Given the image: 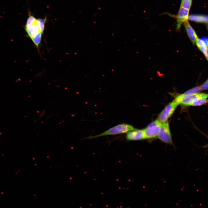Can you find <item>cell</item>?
<instances>
[{
    "instance_id": "277c9868",
    "label": "cell",
    "mask_w": 208,
    "mask_h": 208,
    "mask_svg": "<svg viewBox=\"0 0 208 208\" xmlns=\"http://www.w3.org/2000/svg\"><path fill=\"white\" fill-rule=\"evenodd\" d=\"M162 124L158 119H157L143 129L146 139L153 138L157 136Z\"/></svg>"
},
{
    "instance_id": "9c48e42d",
    "label": "cell",
    "mask_w": 208,
    "mask_h": 208,
    "mask_svg": "<svg viewBox=\"0 0 208 208\" xmlns=\"http://www.w3.org/2000/svg\"><path fill=\"white\" fill-rule=\"evenodd\" d=\"M184 23L185 29L189 37L193 44H194L197 39L198 38L195 31L187 20Z\"/></svg>"
},
{
    "instance_id": "ba28073f",
    "label": "cell",
    "mask_w": 208,
    "mask_h": 208,
    "mask_svg": "<svg viewBox=\"0 0 208 208\" xmlns=\"http://www.w3.org/2000/svg\"><path fill=\"white\" fill-rule=\"evenodd\" d=\"M24 29L28 37L31 40L38 35H42L43 34L40 31L37 25V21L31 25L27 26H25Z\"/></svg>"
},
{
    "instance_id": "8992f818",
    "label": "cell",
    "mask_w": 208,
    "mask_h": 208,
    "mask_svg": "<svg viewBox=\"0 0 208 208\" xmlns=\"http://www.w3.org/2000/svg\"><path fill=\"white\" fill-rule=\"evenodd\" d=\"M189 10L181 6L177 16V29L179 30L182 24L187 20Z\"/></svg>"
},
{
    "instance_id": "ffe728a7",
    "label": "cell",
    "mask_w": 208,
    "mask_h": 208,
    "mask_svg": "<svg viewBox=\"0 0 208 208\" xmlns=\"http://www.w3.org/2000/svg\"><path fill=\"white\" fill-rule=\"evenodd\" d=\"M184 0H181V2H182Z\"/></svg>"
},
{
    "instance_id": "d6986e66",
    "label": "cell",
    "mask_w": 208,
    "mask_h": 208,
    "mask_svg": "<svg viewBox=\"0 0 208 208\" xmlns=\"http://www.w3.org/2000/svg\"><path fill=\"white\" fill-rule=\"evenodd\" d=\"M204 54L206 58L208 61V47L207 48V50L206 52Z\"/></svg>"
},
{
    "instance_id": "9a60e30c",
    "label": "cell",
    "mask_w": 208,
    "mask_h": 208,
    "mask_svg": "<svg viewBox=\"0 0 208 208\" xmlns=\"http://www.w3.org/2000/svg\"><path fill=\"white\" fill-rule=\"evenodd\" d=\"M201 91L200 86L196 87L187 91L184 94H188L195 93L199 92Z\"/></svg>"
},
{
    "instance_id": "7c38bea8",
    "label": "cell",
    "mask_w": 208,
    "mask_h": 208,
    "mask_svg": "<svg viewBox=\"0 0 208 208\" xmlns=\"http://www.w3.org/2000/svg\"><path fill=\"white\" fill-rule=\"evenodd\" d=\"M192 0H184L181 2V6L184 8L190 10L192 5Z\"/></svg>"
},
{
    "instance_id": "2e32d148",
    "label": "cell",
    "mask_w": 208,
    "mask_h": 208,
    "mask_svg": "<svg viewBox=\"0 0 208 208\" xmlns=\"http://www.w3.org/2000/svg\"><path fill=\"white\" fill-rule=\"evenodd\" d=\"M195 42L198 48L202 47H206L204 42L201 39H200L198 38L197 39Z\"/></svg>"
},
{
    "instance_id": "30bf717a",
    "label": "cell",
    "mask_w": 208,
    "mask_h": 208,
    "mask_svg": "<svg viewBox=\"0 0 208 208\" xmlns=\"http://www.w3.org/2000/svg\"><path fill=\"white\" fill-rule=\"evenodd\" d=\"M188 19L194 22L208 23V16L200 14H191L188 16Z\"/></svg>"
},
{
    "instance_id": "5b68a950",
    "label": "cell",
    "mask_w": 208,
    "mask_h": 208,
    "mask_svg": "<svg viewBox=\"0 0 208 208\" xmlns=\"http://www.w3.org/2000/svg\"><path fill=\"white\" fill-rule=\"evenodd\" d=\"M157 137L159 140L165 143L170 144H172L168 121L162 124Z\"/></svg>"
},
{
    "instance_id": "e0dca14e",
    "label": "cell",
    "mask_w": 208,
    "mask_h": 208,
    "mask_svg": "<svg viewBox=\"0 0 208 208\" xmlns=\"http://www.w3.org/2000/svg\"><path fill=\"white\" fill-rule=\"evenodd\" d=\"M201 90H208V79L200 86Z\"/></svg>"
},
{
    "instance_id": "5bb4252c",
    "label": "cell",
    "mask_w": 208,
    "mask_h": 208,
    "mask_svg": "<svg viewBox=\"0 0 208 208\" xmlns=\"http://www.w3.org/2000/svg\"><path fill=\"white\" fill-rule=\"evenodd\" d=\"M208 103V100L206 99H201L194 102L191 105L192 106H198Z\"/></svg>"
},
{
    "instance_id": "7a4b0ae2",
    "label": "cell",
    "mask_w": 208,
    "mask_h": 208,
    "mask_svg": "<svg viewBox=\"0 0 208 208\" xmlns=\"http://www.w3.org/2000/svg\"><path fill=\"white\" fill-rule=\"evenodd\" d=\"M208 97V94L203 93L183 94L177 95L174 100L179 105L188 106L191 105L194 102L199 99H206Z\"/></svg>"
},
{
    "instance_id": "8fae6325",
    "label": "cell",
    "mask_w": 208,
    "mask_h": 208,
    "mask_svg": "<svg viewBox=\"0 0 208 208\" xmlns=\"http://www.w3.org/2000/svg\"><path fill=\"white\" fill-rule=\"evenodd\" d=\"M47 21L46 17L44 18H39L37 19V24L40 32L43 34L44 29L45 25Z\"/></svg>"
},
{
    "instance_id": "52a82bcc",
    "label": "cell",
    "mask_w": 208,
    "mask_h": 208,
    "mask_svg": "<svg viewBox=\"0 0 208 208\" xmlns=\"http://www.w3.org/2000/svg\"><path fill=\"white\" fill-rule=\"evenodd\" d=\"M126 138L129 141L137 140L146 139L144 130H137L129 131L126 134Z\"/></svg>"
},
{
    "instance_id": "ac0fdd59",
    "label": "cell",
    "mask_w": 208,
    "mask_h": 208,
    "mask_svg": "<svg viewBox=\"0 0 208 208\" xmlns=\"http://www.w3.org/2000/svg\"><path fill=\"white\" fill-rule=\"evenodd\" d=\"M201 39L204 42L206 47H208V38L206 37H202Z\"/></svg>"
},
{
    "instance_id": "6da1fadb",
    "label": "cell",
    "mask_w": 208,
    "mask_h": 208,
    "mask_svg": "<svg viewBox=\"0 0 208 208\" xmlns=\"http://www.w3.org/2000/svg\"><path fill=\"white\" fill-rule=\"evenodd\" d=\"M136 129L131 125L122 123L113 127L101 133L95 135L89 136L86 138L85 139H90L105 135L120 134Z\"/></svg>"
},
{
    "instance_id": "3957f363",
    "label": "cell",
    "mask_w": 208,
    "mask_h": 208,
    "mask_svg": "<svg viewBox=\"0 0 208 208\" xmlns=\"http://www.w3.org/2000/svg\"><path fill=\"white\" fill-rule=\"evenodd\" d=\"M178 105L175 100L168 104L159 115L158 119L159 120L162 124L167 122Z\"/></svg>"
},
{
    "instance_id": "4fadbf2b",
    "label": "cell",
    "mask_w": 208,
    "mask_h": 208,
    "mask_svg": "<svg viewBox=\"0 0 208 208\" xmlns=\"http://www.w3.org/2000/svg\"><path fill=\"white\" fill-rule=\"evenodd\" d=\"M37 20V19L34 16L29 14L25 26H27L33 24Z\"/></svg>"
}]
</instances>
